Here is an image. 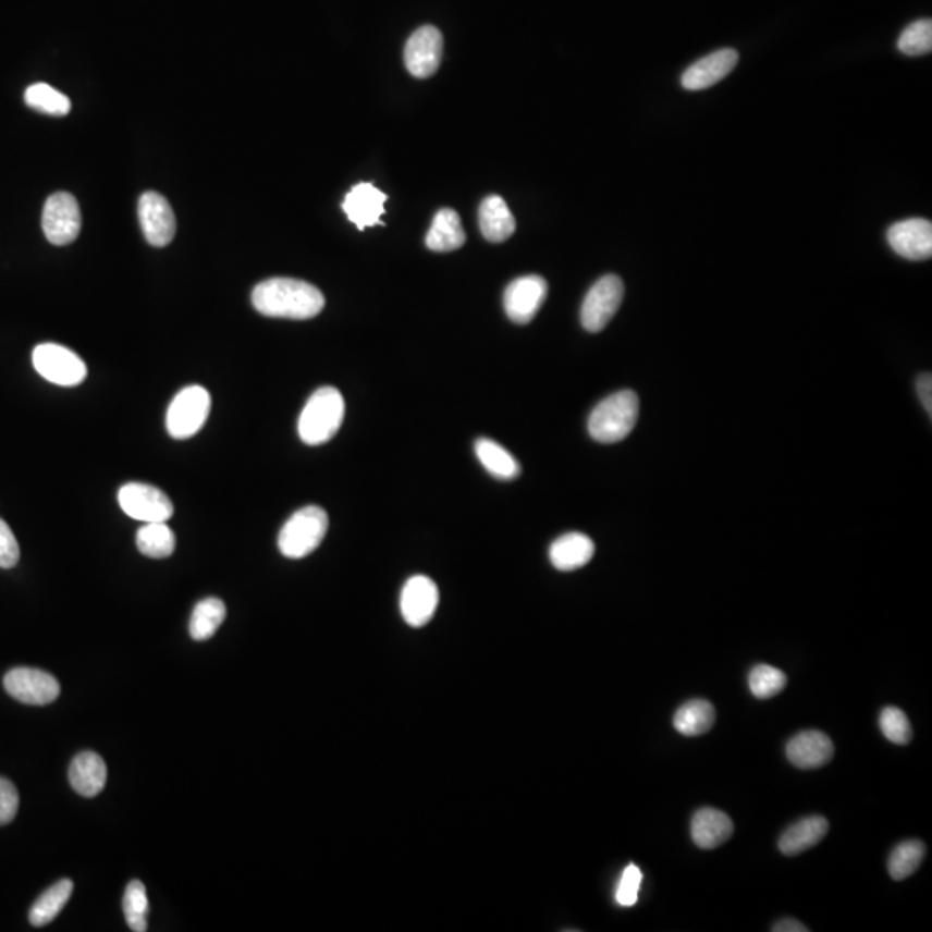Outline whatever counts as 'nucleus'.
<instances>
[{
	"mask_svg": "<svg viewBox=\"0 0 932 932\" xmlns=\"http://www.w3.org/2000/svg\"><path fill=\"white\" fill-rule=\"evenodd\" d=\"M253 306L262 317L311 320L326 308V297L303 280L270 279L256 285Z\"/></svg>",
	"mask_w": 932,
	"mask_h": 932,
	"instance_id": "obj_1",
	"label": "nucleus"
},
{
	"mask_svg": "<svg viewBox=\"0 0 932 932\" xmlns=\"http://www.w3.org/2000/svg\"><path fill=\"white\" fill-rule=\"evenodd\" d=\"M346 415V403L335 388L318 389L301 413L299 438L304 444L321 445L339 432Z\"/></svg>",
	"mask_w": 932,
	"mask_h": 932,
	"instance_id": "obj_2",
	"label": "nucleus"
},
{
	"mask_svg": "<svg viewBox=\"0 0 932 932\" xmlns=\"http://www.w3.org/2000/svg\"><path fill=\"white\" fill-rule=\"evenodd\" d=\"M637 417H639V397L636 392H615L592 409L587 429L594 441L615 444L624 441L633 432Z\"/></svg>",
	"mask_w": 932,
	"mask_h": 932,
	"instance_id": "obj_3",
	"label": "nucleus"
},
{
	"mask_svg": "<svg viewBox=\"0 0 932 932\" xmlns=\"http://www.w3.org/2000/svg\"><path fill=\"white\" fill-rule=\"evenodd\" d=\"M329 515L320 506H306L285 522L279 536V550L291 560L306 559L326 539Z\"/></svg>",
	"mask_w": 932,
	"mask_h": 932,
	"instance_id": "obj_4",
	"label": "nucleus"
},
{
	"mask_svg": "<svg viewBox=\"0 0 932 932\" xmlns=\"http://www.w3.org/2000/svg\"><path fill=\"white\" fill-rule=\"evenodd\" d=\"M211 397L200 385H191L180 391L171 401L167 413V429L173 439H188L196 436L209 417Z\"/></svg>",
	"mask_w": 932,
	"mask_h": 932,
	"instance_id": "obj_5",
	"label": "nucleus"
},
{
	"mask_svg": "<svg viewBox=\"0 0 932 932\" xmlns=\"http://www.w3.org/2000/svg\"><path fill=\"white\" fill-rule=\"evenodd\" d=\"M32 361L40 377L63 388H75L87 377V367L78 354L52 342L35 347Z\"/></svg>",
	"mask_w": 932,
	"mask_h": 932,
	"instance_id": "obj_6",
	"label": "nucleus"
},
{
	"mask_svg": "<svg viewBox=\"0 0 932 932\" xmlns=\"http://www.w3.org/2000/svg\"><path fill=\"white\" fill-rule=\"evenodd\" d=\"M621 277L604 275L589 289L580 309V321L587 332L598 333L612 321L624 301Z\"/></svg>",
	"mask_w": 932,
	"mask_h": 932,
	"instance_id": "obj_7",
	"label": "nucleus"
},
{
	"mask_svg": "<svg viewBox=\"0 0 932 932\" xmlns=\"http://www.w3.org/2000/svg\"><path fill=\"white\" fill-rule=\"evenodd\" d=\"M82 229L78 200L68 192H56L46 200L42 230L52 246H68L75 242Z\"/></svg>",
	"mask_w": 932,
	"mask_h": 932,
	"instance_id": "obj_8",
	"label": "nucleus"
},
{
	"mask_svg": "<svg viewBox=\"0 0 932 932\" xmlns=\"http://www.w3.org/2000/svg\"><path fill=\"white\" fill-rule=\"evenodd\" d=\"M120 506L130 518L150 524V522L170 520L175 508L170 498L161 489L149 483H125L118 492Z\"/></svg>",
	"mask_w": 932,
	"mask_h": 932,
	"instance_id": "obj_9",
	"label": "nucleus"
},
{
	"mask_svg": "<svg viewBox=\"0 0 932 932\" xmlns=\"http://www.w3.org/2000/svg\"><path fill=\"white\" fill-rule=\"evenodd\" d=\"M4 687L17 701L35 707L52 703L61 692V686L54 675L28 666H17L9 671L4 677Z\"/></svg>",
	"mask_w": 932,
	"mask_h": 932,
	"instance_id": "obj_10",
	"label": "nucleus"
},
{
	"mask_svg": "<svg viewBox=\"0 0 932 932\" xmlns=\"http://www.w3.org/2000/svg\"><path fill=\"white\" fill-rule=\"evenodd\" d=\"M138 221L150 246L167 247L176 233L175 212L159 192H146L138 199Z\"/></svg>",
	"mask_w": 932,
	"mask_h": 932,
	"instance_id": "obj_11",
	"label": "nucleus"
},
{
	"mask_svg": "<svg viewBox=\"0 0 932 932\" xmlns=\"http://www.w3.org/2000/svg\"><path fill=\"white\" fill-rule=\"evenodd\" d=\"M548 297V282L539 275L513 280L504 291V311L516 326H527Z\"/></svg>",
	"mask_w": 932,
	"mask_h": 932,
	"instance_id": "obj_12",
	"label": "nucleus"
},
{
	"mask_svg": "<svg viewBox=\"0 0 932 932\" xmlns=\"http://www.w3.org/2000/svg\"><path fill=\"white\" fill-rule=\"evenodd\" d=\"M442 34L436 26L425 25L408 38L404 47V64L415 78H430L442 61Z\"/></svg>",
	"mask_w": 932,
	"mask_h": 932,
	"instance_id": "obj_13",
	"label": "nucleus"
},
{
	"mask_svg": "<svg viewBox=\"0 0 932 932\" xmlns=\"http://www.w3.org/2000/svg\"><path fill=\"white\" fill-rule=\"evenodd\" d=\"M891 249L910 261H924L932 256V223L924 218L898 221L887 230Z\"/></svg>",
	"mask_w": 932,
	"mask_h": 932,
	"instance_id": "obj_14",
	"label": "nucleus"
},
{
	"mask_svg": "<svg viewBox=\"0 0 932 932\" xmlns=\"http://www.w3.org/2000/svg\"><path fill=\"white\" fill-rule=\"evenodd\" d=\"M439 606V589L429 577L415 575L404 584L401 592V613L406 624L424 627L432 621Z\"/></svg>",
	"mask_w": 932,
	"mask_h": 932,
	"instance_id": "obj_15",
	"label": "nucleus"
},
{
	"mask_svg": "<svg viewBox=\"0 0 932 932\" xmlns=\"http://www.w3.org/2000/svg\"><path fill=\"white\" fill-rule=\"evenodd\" d=\"M385 200L388 196L371 184H358L351 188L346 199L342 203V209L346 212L351 223L358 230H367L368 226L383 225L382 218L385 212Z\"/></svg>",
	"mask_w": 932,
	"mask_h": 932,
	"instance_id": "obj_16",
	"label": "nucleus"
},
{
	"mask_svg": "<svg viewBox=\"0 0 932 932\" xmlns=\"http://www.w3.org/2000/svg\"><path fill=\"white\" fill-rule=\"evenodd\" d=\"M737 61H739V54L736 50H716L687 68L680 84L686 90H704L713 87L736 68Z\"/></svg>",
	"mask_w": 932,
	"mask_h": 932,
	"instance_id": "obj_17",
	"label": "nucleus"
},
{
	"mask_svg": "<svg viewBox=\"0 0 932 932\" xmlns=\"http://www.w3.org/2000/svg\"><path fill=\"white\" fill-rule=\"evenodd\" d=\"M787 760L798 769L812 770L827 765L834 757V745L827 734L805 731L796 734L786 746Z\"/></svg>",
	"mask_w": 932,
	"mask_h": 932,
	"instance_id": "obj_18",
	"label": "nucleus"
},
{
	"mask_svg": "<svg viewBox=\"0 0 932 932\" xmlns=\"http://www.w3.org/2000/svg\"><path fill=\"white\" fill-rule=\"evenodd\" d=\"M734 834L733 820L716 808H701L692 817L691 836L696 846L715 849L727 843Z\"/></svg>",
	"mask_w": 932,
	"mask_h": 932,
	"instance_id": "obj_19",
	"label": "nucleus"
},
{
	"mask_svg": "<svg viewBox=\"0 0 932 932\" xmlns=\"http://www.w3.org/2000/svg\"><path fill=\"white\" fill-rule=\"evenodd\" d=\"M596 545L586 534L571 532L559 537L551 544L550 560L560 572H574L582 568L594 556Z\"/></svg>",
	"mask_w": 932,
	"mask_h": 932,
	"instance_id": "obj_20",
	"label": "nucleus"
},
{
	"mask_svg": "<svg viewBox=\"0 0 932 932\" xmlns=\"http://www.w3.org/2000/svg\"><path fill=\"white\" fill-rule=\"evenodd\" d=\"M70 784L78 795L94 798L105 789L108 781V767L105 760L93 751H84L75 757L70 765Z\"/></svg>",
	"mask_w": 932,
	"mask_h": 932,
	"instance_id": "obj_21",
	"label": "nucleus"
},
{
	"mask_svg": "<svg viewBox=\"0 0 932 932\" xmlns=\"http://www.w3.org/2000/svg\"><path fill=\"white\" fill-rule=\"evenodd\" d=\"M829 831V822L824 817L812 816L798 820L784 831L778 839V849L786 857H796L807 849L819 845Z\"/></svg>",
	"mask_w": 932,
	"mask_h": 932,
	"instance_id": "obj_22",
	"label": "nucleus"
},
{
	"mask_svg": "<svg viewBox=\"0 0 932 932\" xmlns=\"http://www.w3.org/2000/svg\"><path fill=\"white\" fill-rule=\"evenodd\" d=\"M479 225L486 241L494 244L508 241L516 229L515 218L503 197L500 196H489L482 200L479 209Z\"/></svg>",
	"mask_w": 932,
	"mask_h": 932,
	"instance_id": "obj_23",
	"label": "nucleus"
},
{
	"mask_svg": "<svg viewBox=\"0 0 932 932\" xmlns=\"http://www.w3.org/2000/svg\"><path fill=\"white\" fill-rule=\"evenodd\" d=\"M466 235L459 214L453 209H441L433 217L425 244L433 253H451L465 246Z\"/></svg>",
	"mask_w": 932,
	"mask_h": 932,
	"instance_id": "obj_24",
	"label": "nucleus"
},
{
	"mask_svg": "<svg viewBox=\"0 0 932 932\" xmlns=\"http://www.w3.org/2000/svg\"><path fill=\"white\" fill-rule=\"evenodd\" d=\"M715 724V708L704 699H692L678 708L674 716V727L683 736H701Z\"/></svg>",
	"mask_w": 932,
	"mask_h": 932,
	"instance_id": "obj_25",
	"label": "nucleus"
},
{
	"mask_svg": "<svg viewBox=\"0 0 932 932\" xmlns=\"http://www.w3.org/2000/svg\"><path fill=\"white\" fill-rule=\"evenodd\" d=\"M475 453L483 468L500 480H513L522 474L520 465L513 458L510 451L491 439H479L475 442Z\"/></svg>",
	"mask_w": 932,
	"mask_h": 932,
	"instance_id": "obj_26",
	"label": "nucleus"
},
{
	"mask_svg": "<svg viewBox=\"0 0 932 932\" xmlns=\"http://www.w3.org/2000/svg\"><path fill=\"white\" fill-rule=\"evenodd\" d=\"M176 539L167 522H150L142 525L137 532V548L149 559H168L175 551Z\"/></svg>",
	"mask_w": 932,
	"mask_h": 932,
	"instance_id": "obj_27",
	"label": "nucleus"
},
{
	"mask_svg": "<svg viewBox=\"0 0 932 932\" xmlns=\"http://www.w3.org/2000/svg\"><path fill=\"white\" fill-rule=\"evenodd\" d=\"M71 893H73V883H71L70 879H63V881L56 883L54 886L49 887L35 902L32 910H29V922H32V925L42 928V925L50 924L59 916V911L63 910L64 905L68 904Z\"/></svg>",
	"mask_w": 932,
	"mask_h": 932,
	"instance_id": "obj_28",
	"label": "nucleus"
},
{
	"mask_svg": "<svg viewBox=\"0 0 932 932\" xmlns=\"http://www.w3.org/2000/svg\"><path fill=\"white\" fill-rule=\"evenodd\" d=\"M226 616V606L218 598H208L196 604L191 616V636L194 641H206L214 636Z\"/></svg>",
	"mask_w": 932,
	"mask_h": 932,
	"instance_id": "obj_29",
	"label": "nucleus"
},
{
	"mask_svg": "<svg viewBox=\"0 0 932 932\" xmlns=\"http://www.w3.org/2000/svg\"><path fill=\"white\" fill-rule=\"evenodd\" d=\"M925 857V846L922 841L910 839L899 843L891 854L887 870L895 881H904L916 874Z\"/></svg>",
	"mask_w": 932,
	"mask_h": 932,
	"instance_id": "obj_30",
	"label": "nucleus"
},
{
	"mask_svg": "<svg viewBox=\"0 0 932 932\" xmlns=\"http://www.w3.org/2000/svg\"><path fill=\"white\" fill-rule=\"evenodd\" d=\"M28 108L50 116H66L71 111V100L64 94L47 84L29 85L25 93Z\"/></svg>",
	"mask_w": 932,
	"mask_h": 932,
	"instance_id": "obj_31",
	"label": "nucleus"
},
{
	"mask_svg": "<svg viewBox=\"0 0 932 932\" xmlns=\"http://www.w3.org/2000/svg\"><path fill=\"white\" fill-rule=\"evenodd\" d=\"M123 911H125L126 924L132 931H147L149 899H147L146 886L140 881H132L126 886L125 896H123Z\"/></svg>",
	"mask_w": 932,
	"mask_h": 932,
	"instance_id": "obj_32",
	"label": "nucleus"
},
{
	"mask_svg": "<svg viewBox=\"0 0 932 932\" xmlns=\"http://www.w3.org/2000/svg\"><path fill=\"white\" fill-rule=\"evenodd\" d=\"M786 686V674L775 666L757 665L753 671L749 672V689L757 698H774L778 692L784 691Z\"/></svg>",
	"mask_w": 932,
	"mask_h": 932,
	"instance_id": "obj_33",
	"label": "nucleus"
},
{
	"mask_svg": "<svg viewBox=\"0 0 932 932\" xmlns=\"http://www.w3.org/2000/svg\"><path fill=\"white\" fill-rule=\"evenodd\" d=\"M899 52L907 56H924L932 50L931 20H919L904 29L898 40Z\"/></svg>",
	"mask_w": 932,
	"mask_h": 932,
	"instance_id": "obj_34",
	"label": "nucleus"
},
{
	"mask_svg": "<svg viewBox=\"0 0 932 932\" xmlns=\"http://www.w3.org/2000/svg\"><path fill=\"white\" fill-rule=\"evenodd\" d=\"M879 724H881V731H883L887 741L899 746L908 745L911 741L913 734H911L910 722H908L907 715L899 708H884L883 712H881Z\"/></svg>",
	"mask_w": 932,
	"mask_h": 932,
	"instance_id": "obj_35",
	"label": "nucleus"
},
{
	"mask_svg": "<svg viewBox=\"0 0 932 932\" xmlns=\"http://www.w3.org/2000/svg\"><path fill=\"white\" fill-rule=\"evenodd\" d=\"M641 883L642 874L639 867H627V869L624 870V874H622L618 890H616V902H618L622 907H633V905H636Z\"/></svg>",
	"mask_w": 932,
	"mask_h": 932,
	"instance_id": "obj_36",
	"label": "nucleus"
},
{
	"mask_svg": "<svg viewBox=\"0 0 932 932\" xmlns=\"http://www.w3.org/2000/svg\"><path fill=\"white\" fill-rule=\"evenodd\" d=\"M20 562V544L13 530L0 518V568H13Z\"/></svg>",
	"mask_w": 932,
	"mask_h": 932,
	"instance_id": "obj_37",
	"label": "nucleus"
},
{
	"mask_svg": "<svg viewBox=\"0 0 932 932\" xmlns=\"http://www.w3.org/2000/svg\"><path fill=\"white\" fill-rule=\"evenodd\" d=\"M20 808V795L9 778L0 777V825L13 822Z\"/></svg>",
	"mask_w": 932,
	"mask_h": 932,
	"instance_id": "obj_38",
	"label": "nucleus"
},
{
	"mask_svg": "<svg viewBox=\"0 0 932 932\" xmlns=\"http://www.w3.org/2000/svg\"><path fill=\"white\" fill-rule=\"evenodd\" d=\"M917 391H919L920 401L928 412L929 417L932 413V377L931 373H922L917 379Z\"/></svg>",
	"mask_w": 932,
	"mask_h": 932,
	"instance_id": "obj_39",
	"label": "nucleus"
},
{
	"mask_svg": "<svg viewBox=\"0 0 932 932\" xmlns=\"http://www.w3.org/2000/svg\"><path fill=\"white\" fill-rule=\"evenodd\" d=\"M772 931L775 932H807L808 928H805L799 920L795 919H784L778 920L772 925Z\"/></svg>",
	"mask_w": 932,
	"mask_h": 932,
	"instance_id": "obj_40",
	"label": "nucleus"
}]
</instances>
